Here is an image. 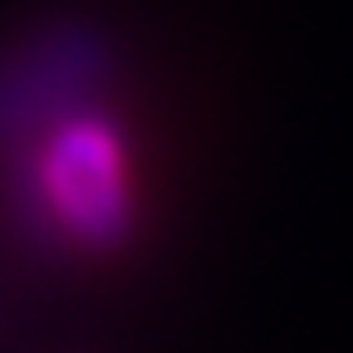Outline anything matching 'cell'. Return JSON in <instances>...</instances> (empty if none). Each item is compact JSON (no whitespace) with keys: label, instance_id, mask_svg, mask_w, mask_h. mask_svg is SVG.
I'll return each mask as SVG.
<instances>
[{"label":"cell","instance_id":"cell-1","mask_svg":"<svg viewBox=\"0 0 353 353\" xmlns=\"http://www.w3.org/2000/svg\"><path fill=\"white\" fill-rule=\"evenodd\" d=\"M39 192L59 226L108 245L128 226V167L118 132L99 118H69L39 152Z\"/></svg>","mask_w":353,"mask_h":353}]
</instances>
